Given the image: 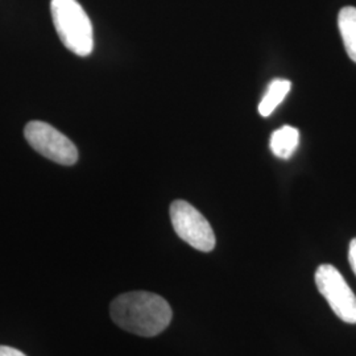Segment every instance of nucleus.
<instances>
[{
  "mask_svg": "<svg viewBox=\"0 0 356 356\" xmlns=\"http://www.w3.org/2000/svg\"><path fill=\"white\" fill-rule=\"evenodd\" d=\"M111 318L123 330L140 337H156L169 326L173 312L156 293L128 292L111 302Z\"/></svg>",
  "mask_w": 356,
  "mask_h": 356,
  "instance_id": "nucleus-1",
  "label": "nucleus"
},
{
  "mask_svg": "<svg viewBox=\"0 0 356 356\" xmlns=\"http://www.w3.org/2000/svg\"><path fill=\"white\" fill-rule=\"evenodd\" d=\"M51 13L58 38L70 51L88 57L94 49L92 26L76 0H51Z\"/></svg>",
  "mask_w": 356,
  "mask_h": 356,
  "instance_id": "nucleus-2",
  "label": "nucleus"
},
{
  "mask_svg": "<svg viewBox=\"0 0 356 356\" xmlns=\"http://www.w3.org/2000/svg\"><path fill=\"white\" fill-rule=\"evenodd\" d=\"M170 220L178 236L193 248L201 252L214 250V231L207 219L189 202L175 201L170 206Z\"/></svg>",
  "mask_w": 356,
  "mask_h": 356,
  "instance_id": "nucleus-3",
  "label": "nucleus"
},
{
  "mask_svg": "<svg viewBox=\"0 0 356 356\" xmlns=\"http://www.w3.org/2000/svg\"><path fill=\"white\" fill-rule=\"evenodd\" d=\"M316 285L329 302L337 317L346 323H356V296L342 273L331 264H322L316 270Z\"/></svg>",
  "mask_w": 356,
  "mask_h": 356,
  "instance_id": "nucleus-4",
  "label": "nucleus"
},
{
  "mask_svg": "<svg viewBox=\"0 0 356 356\" xmlns=\"http://www.w3.org/2000/svg\"><path fill=\"white\" fill-rule=\"evenodd\" d=\"M29 145L44 157L61 165H73L78 160L76 145L51 124L33 120L24 128Z\"/></svg>",
  "mask_w": 356,
  "mask_h": 356,
  "instance_id": "nucleus-5",
  "label": "nucleus"
},
{
  "mask_svg": "<svg viewBox=\"0 0 356 356\" xmlns=\"http://www.w3.org/2000/svg\"><path fill=\"white\" fill-rule=\"evenodd\" d=\"M300 143V132L292 126H284L276 129L270 136V151L282 160H288L296 152Z\"/></svg>",
  "mask_w": 356,
  "mask_h": 356,
  "instance_id": "nucleus-6",
  "label": "nucleus"
},
{
  "mask_svg": "<svg viewBox=\"0 0 356 356\" xmlns=\"http://www.w3.org/2000/svg\"><path fill=\"white\" fill-rule=\"evenodd\" d=\"M338 26L348 57L356 63V7H344L338 15Z\"/></svg>",
  "mask_w": 356,
  "mask_h": 356,
  "instance_id": "nucleus-7",
  "label": "nucleus"
},
{
  "mask_svg": "<svg viewBox=\"0 0 356 356\" xmlns=\"http://www.w3.org/2000/svg\"><path fill=\"white\" fill-rule=\"evenodd\" d=\"M292 83L288 79H281L277 78L275 81H272L268 86L267 91L261 99V102L259 104V113L261 116L267 118L272 114L282 101L285 99V97L288 95V92L291 91Z\"/></svg>",
  "mask_w": 356,
  "mask_h": 356,
  "instance_id": "nucleus-8",
  "label": "nucleus"
},
{
  "mask_svg": "<svg viewBox=\"0 0 356 356\" xmlns=\"http://www.w3.org/2000/svg\"><path fill=\"white\" fill-rule=\"evenodd\" d=\"M348 261H350V266L353 268L354 273L356 276V238L353 239L350 243V248H348Z\"/></svg>",
  "mask_w": 356,
  "mask_h": 356,
  "instance_id": "nucleus-9",
  "label": "nucleus"
},
{
  "mask_svg": "<svg viewBox=\"0 0 356 356\" xmlns=\"http://www.w3.org/2000/svg\"><path fill=\"white\" fill-rule=\"evenodd\" d=\"M0 356H26L22 351L8 347V346H0Z\"/></svg>",
  "mask_w": 356,
  "mask_h": 356,
  "instance_id": "nucleus-10",
  "label": "nucleus"
}]
</instances>
